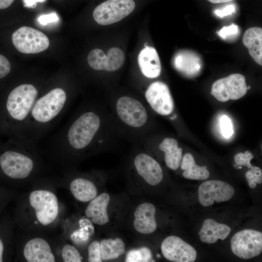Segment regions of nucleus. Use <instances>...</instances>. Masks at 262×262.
I'll use <instances>...</instances> for the list:
<instances>
[{"mask_svg": "<svg viewBox=\"0 0 262 262\" xmlns=\"http://www.w3.org/2000/svg\"><path fill=\"white\" fill-rule=\"evenodd\" d=\"M247 90L245 77L234 73L216 81L212 85L211 94L218 100L226 102L241 98Z\"/></svg>", "mask_w": 262, "mask_h": 262, "instance_id": "obj_7", "label": "nucleus"}, {"mask_svg": "<svg viewBox=\"0 0 262 262\" xmlns=\"http://www.w3.org/2000/svg\"><path fill=\"white\" fill-rule=\"evenodd\" d=\"M247 183L249 187L252 189L256 186V184L262 182V171L258 167L255 166L252 170H248L245 174Z\"/></svg>", "mask_w": 262, "mask_h": 262, "instance_id": "obj_30", "label": "nucleus"}, {"mask_svg": "<svg viewBox=\"0 0 262 262\" xmlns=\"http://www.w3.org/2000/svg\"><path fill=\"white\" fill-rule=\"evenodd\" d=\"M253 157V154L251 151L246 150L245 153L240 152L235 154L234 160L237 165L246 166L248 168L252 170L254 168L255 166L251 165L250 161Z\"/></svg>", "mask_w": 262, "mask_h": 262, "instance_id": "obj_31", "label": "nucleus"}, {"mask_svg": "<svg viewBox=\"0 0 262 262\" xmlns=\"http://www.w3.org/2000/svg\"><path fill=\"white\" fill-rule=\"evenodd\" d=\"M110 199L109 195L104 193L91 200L85 213L87 217L91 218L92 223L103 225L109 222L107 210Z\"/></svg>", "mask_w": 262, "mask_h": 262, "instance_id": "obj_19", "label": "nucleus"}, {"mask_svg": "<svg viewBox=\"0 0 262 262\" xmlns=\"http://www.w3.org/2000/svg\"><path fill=\"white\" fill-rule=\"evenodd\" d=\"M58 20L59 17L55 13L41 15L37 18L38 22L42 25H46L48 23L56 22Z\"/></svg>", "mask_w": 262, "mask_h": 262, "instance_id": "obj_35", "label": "nucleus"}, {"mask_svg": "<svg viewBox=\"0 0 262 262\" xmlns=\"http://www.w3.org/2000/svg\"><path fill=\"white\" fill-rule=\"evenodd\" d=\"M70 189L74 197L81 202L90 201L97 195V190L94 184L83 178H77L72 181Z\"/></svg>", "mask_w": 262, "mask_h": 262, "instance_id": "obj_23", "label": "nucleus"}, {"mask_svg": "<svg viewBox=\"0 0 262 262\" xmlns=\"http://www.w3.org/2000/svg\"><path fill=\"white\" fill-rule=\"evenodd\" d=\"M180 164L181 169L185 170L182 175L186 179L204 180L210 176V173L207 169V166L197 165L190 153H187L183 156Z\"/></svg>", "mask_w": 262, "mask_h": 262, "instance_id": "obj_24", "label": "nucleus"}, {"mask_svg": "<svg viewBox=\"0 0 262 262\" xmlns=\"http://www.w3.org/2000/svg\"><path fill=\"white\" fill-rule=\"evenodd\" d=\"M63 260L65 262H81L82 257L76 247L66 244L64 246L62 251Z\"/></svg>", "mask_w": 262, "mask_h": 262, "instance_id": "obj_28", "label": "nucleus"}, {"mask_svg": "<svg viewBox=\"0 0 262 262\" xmlns=\"http://www.w3.org/2000/svg\"><path fill=\"white\" fill-rule=\"evenodd\" d=\"M125 54L117 47L111 48L107 54L99 49H95L88 54L87 62L90 66L96 70L115 71L123 66Z\"/></svg>", "mask_w": 262, "mask_h": 262, "instance_id": "obj_11", "label": "nucleus"}, {"mask_svg": "<svg viewBox=\"0 0 262 262\" xmlns=\"http://www.w3.org/2000/svg\"><path fill=\"white\" fill-rule=\"evenodd\" d=\"M100 246L102 260L115 259L125 251L124 243L119 238L103 240Z\"/></svg>", "mask_w": 262, "mask_h": 262, "instance_id": "obj_25", "label": "nucleus"}, {"mask_svg": "<svg viewBox=\"0 0 262 262\" xmlns=\"http://www.w3.org/2000/svg\"><path fill=\"white\" fill-rule=\"evenodd\" d=\"M221 133L223 137L228 138L233 134L234 131L230 119L227 115H223L220 119Z\"/></svg>", "mask_w": 262, "mask_h": 262, "instance_id": "obj_33", "label": "nucleus"}, {"mask_svg": "<svg viewBox=\"0 0 262 262\" xmlns=\"http://www.w3.org/2000/svg\"><path fill=\"white\" fill-rule=\"evenodd\" d=\"M159 148L164 153L166 166L172 170H177L182 157V149L179 147L177 141L174 138H165L159 145Z\"/></svg>", "mask_w": 262, "mask_h": 262, "instance_id": "obj_22", "label": "nucleus"}, {"mask_svg": "<svg viewBox=\"0 0 262 262\" xmlns=\"http://www.w3.org/2000/svg\"><path fill=\"white\" fill-rule=\"evenodd\" d=\"M12 42L20 52L34 54L46 50L49 45L48 37L42 32L34 28L23 26L12 34Z\"/></svg>", "mask_w": 262, "mask_h": 262, "instance_id": "obj_4", "label": "nucleus"}, {"mask_svg": "<svg viewBox=\"0 0 262 262\" xmlns=\"http://www.w3.org/2000/svg\"><path fill=\"white\" fill-rule=\"evenodd\" d=\"M45 0H23V3L25 7L33 8L36 6L37 2H43Z\"/></svg>", "mask_w": 262, "mask_h": 262, "instance_id": "obj_37", "label": "nucleus"}, {"mask_svg": "<svg viewBox=\"0 0 262 262\" xmlns=\"http://www.w3.org/2000/svg\"><path fill=\"white\" fill-rule=\"evenodd\" d=\"M23 254L29 262H54L55 259L48 242L41 238L29 240L25 245Z\"/></svg>", "mask_w": 262, "mask_h": 262, "instance_id": "obj_16", "label": "nucleus"}, {"mask_svg": "<svg viewBox=\"0 0 262 262\" xmlns=\"http://www.w3.org/2000/svg\"><path fill=\"white\" fill-rule=\"evenodd\" d=\"M100 125V118L95 113H84L69 128L66 134L67 143L75 149L85 148L92 141Z\"/></svg>", "mask_w": 262, "mask_h": 262, "instance_id": "obj_2", "label": "nucleus"}, {"mask_svg": "<svg viewBox=\"0 0 262 262\" xmlns=\"http://www.w3.org/2000/svg\"><path fill=\"white\" fill-rule=\"evenodd\" d=\"M14 0H0V9H4L9 7Z\"/></svg>", "mask_w": 262, "mask_h": 262, "instance_id": "obj_38", "label": "nucleus"}, {"mask_svg": "<svg viewBox=\"0 0 262 262\" xmlns=\"http://www.w3.org/2000/svg\"><path fill=\"white\" fill-rule=\"evenodd\" d=\"M213 3H221L231 1L233 0H207Z\"/></svg>", "mask_w": 262, "mask_h": 262, "instance_id": "obj_39", "label": "nucleus"}, {"mask_svg": "<svg viewBox=\"0 0 262 262\" xmlns=\"http://www.w3.org/2000/svg\"><path fill=\"white\" fill-rule=\"evenodd\" d=\"M39 97L37 88L31 83H22L9 93L6 102L11 118L19 125V138L26 140L31 113Z\"/></svg>", "mask_w": 262, "mask_h": 262, "instance_id": "obj_1", "label": "nucleus"}, {"mask_svg": "<svg viewBox=\"0 0 262 262\" xmlns=\"http://www.w3.org/2000/svg\"><path fill=\"white\" fill-rule=\"evenodd\" d=\"M232 252L243 259L259 255L262 251V233L246 229L236 232L230 240Z\"/></svg>", "mask_w": 262, "mask_h": 262, "instance_id": "obj_6", "label": "nucleus"}, {"mask_svg": "<svg viewBox=\"0 0 262 262\" xmlns=\"http://www.w3.org/2000/svg\"><path fill=\"white\" fill-rule=\"evenodd\" d=\"M3 244L1 240L0 239V262H2V254L3 252Z\"/></svg>", "mask_w": 262, "mask_h": 262, "instance_id": "obj_40", "label": "nucleus"}, {"mask_svg": "<svg viewBox=\"0 0 262 262\" xmlns=\"http://www.w3.org/2000/svg\"><path fill=\"white\" fill-rule=\"evenodd\" d=\"M174 68L183 76L194 78L201 72L203 63L200 56L189 50H180L176 53L172 59Z\"/></svg>", "mask_w": 262, "mask_h": 262, "instance_id": "obj_14", "label": "nucleus"}, {"mask_svg": "<svg viewBox=\"0 0 262 262\" xmlns=\"http://www.w3.org/2000/svg\"><path fill=\"white\" fill-rule=\"evenodd\" d=\"M161 250L166 259L175 262H193L197 256L192 246L176 236L165 238L161 245Z\"/></svg>", "mask_w": 262, "mask_h": 262, "instance_id": "obj_13", "label": "nucleus"}, {"mask_svg": "<svg viewBox=\"0 0 262 262\" xmlns=\"http://www.w3.org/2000/svg\"><path fill=\"white\" fill-rule=\"evenodd\" d=\"M134 163L138 173L148 184L155 186L161 182L163 178L162 169L150 156L145 153L138 154Z\"/></svg>", "mask_w": 262, "mask_h": 262, "instance_id": "obj_15", "label": "nucleus"}, {"mask_svg": "<svg viewBox=\"0 0 262 262\" xmlns=\"http://www.w3.org/2000/svg\"><path fill=\"white\" fill-rule=\"evenodd\" d=\"M88 261L90 262H101V253L100 243L98 241L92 242L88 248Z\"/></svg>", "mask_w": 262, "mask_h": 262, "instance_id": "obj_32", "label": "nucleus"}, {"mask_svg": "<svg viewBox=\"0 0 262 262\" xmlns=\"http://www.w3.org/2000/svg\"><path fill=\"white\" fill-rule=\"evenodd\" d=\"M135 7L133 0H107L95 8L93 16L98 24L108 25L121 20L131 14Z\"/></svg>", "mask_w": 262, "mask_h": 262, "instance_id": "obj_3", "label": "nucleus"}, {"mask_svg": "<svg viewBox=\"0 0 262 262\" xmlns=\"http://www.w3.org/2000/svg\"><path fill=\"white\" fill-rule=\"evenodd\" d=\"M0 166L8 177L15 179L27 178L32 172L34 163L27 155L15 150H8L0 157Z\"/></svg>", "mask_w": 262, "mask_h": 262, "instance_id": "obj_8", "label": "nucleus"}, {"mask_svg": "<svg viewBox=\"0 0 262 262\" xmlns=\"http://www.w3.org/2000/svg\"><path fill=\"white\" fill-rule=\"evenodd\" d=\"M11 70V65L8 60L0 54V79L6 77Z\"/></svg>", "mask_w": 262, "mask_h": 262, "instance_id": "obj_34", "label": "nucleus"}, {"mask_svg": "<svg viewBox=\"0 0 262 262\" xmlns=\"http://www.w3.org/2000/svg\"><path fill=\"white\" fill-rule=\"evenodd\" d=\"M230 231L231 229L228 225L208 218L203 222L198 235L202 242L213 244L218 239L225 240Z\"/></svg>", "mask_w": 262, "mask_h": 262, "instance_id": "obj_20", "label": "nucleus"}, {"mask_svg": "<svg viewBox=\"0 0 262 262\" xmlns=\"http://www.w3.org/2000/svg\"><path fill=\"white\" fill-rule=\"evenodd\" d=\"M155 206L150 203L144 202L139 205L134 212V228L143 234H150L157 228Z\"/></svg>", "mask_w": 262, "mask_h": 262, "instance_id": "obj_17", "label": "nucleus"}, {"mask_svg": "<svg viewBox=\"0 0 262 262\" xmlns=\"http://www.w3.org/2000/svg\"><path fill=\"white\" fill-rule=\"evenodd\" d=\"M145 97L151 107L158 114L167 115L173 111V99L168 86L164 82L151 83L146 92Z\"/></svg>", "mask_w": 262, "mask_h": 262, "instance_id": "obj_12", "label": "nucleus"}, {"mask_svg": "<svg viewBox=\"0 0 262 262\" xmlns=\"http://www.w3.org/2000/svg\"><path fill=\"white\" fill-rule=\"evenodd\" d=\"M150 250L146 247L130 250L127 254L126 262H153Z\"/></svg>", "mask_w": 262, "mask_h": 262, "instance_id": "obj_27", "label": "nucleus"}, {"mask_svg": "<svg viewBox=\"0 0 262 262\" xmlns=\"http://www.w3.org/2000/svg\"><path fill=\"white\" fill-rule=\"evenodd\" d=\"M116 110L119 118L126 124L132 127H140L146 122L147 111L137 99L124 96L116 102Z\"/></svg>", "mask_w": 262, "mask_h": 262, "instance_id": "obj_10", "label": "nucleus"}, {"mask_svg": "<svg viewBox=\"0 0 262 262\" xmlns=\"http://www.w3.org/2000/svg\"><path fill=\"white\" fill-rule=\"evenodd\" d=\"M244 46L256 63L262 65V29L254 27L247 29L242 39Z\"/></svg>", "mask_w": 262, "mask_h": 262, "instance_id": "obj_21", "label": "nucleus"}, {"mask_svg": "<svg viewBox=\"0 0 262 262\" xmlns=\"http://www.w3.org/2000/svg\"><path fill=\"white\" fill-rule=\"evenodd\" d=\"M250 88V86H247V89H249Z\"/></svg>", "mask_w": 262, "mask_h": 262, "instance_id": "obj_41", "label": "nucleus"}, {"mask_svg": "<svg viewBox=\"0 0 262 262\" xmlns=\"http://www.w3.org/2000/svg\"><path fill=\"white\" fill-rule=\"evenodd\" d=\"M240 32L238 25L232 23L229 26L223 27L217 33L223 40H233L236 38Z\"/></svg>", "mask_w": 262, "mask_h": 262, "instance_id": "obj_29", "label": "nucleus"}, {"mask_svg": "<svg viewBox=\"0 0 262 262\" xmlns=\"http://www.w3.org/2000/svg\"><path fill=\"white\" fill-rule=\"evenodd\" d=\"M234 11V8L232 6H228L222 10H216L215 14L218 16L223 17L231 14Z\"/></svg>", "mask_w": 262, "mask_h": 262, "instance_id": "obj_36", "label": "nucleus"}, {"mask_svg": "<svg viewBox=\"0 0 262 262\" xmlns=\"http://www.w3.org/2000/svg\"><path fill=\"white\" fill-rule=\"evenodd\" d=\"M234 194L233 187L229 183L218 180H208L202 183L198 189V200L203 206L213 205L229 200Z\"/></svg>", "mask_w": 262, "mask_h": 262, "instance_id": "obj_9", "label": "nucleus"}, {"mask_svg": "<svg viewBox=\"0 0 262 262\" xmlns=\"http://www.w3.org/2000/svg\"><path fill=\"white\" fill-rule=\"evenodd\" d=\"M80 228L74 231L71 238L75 243L83 244L86 242L94 232V227L90 220L82 219L80 220Z\"/></svg>", "mask_w": 262, "mask_h": 262, "instance_id": "obj_26", "label": "nucleus"}, {"mask_svg": "<svg viewBox=\"0 0 262 262\" xmlns=\"http://www.w3.org/2000/svg\"><path fill=\"white\" fill-rule=\"evenodd\" d=\"M29 202L35 211L37 220L42 225H49L56 219L59 205L54 193L44 190L33 191L29 196Z\"/></svg>", "mask_w": 262, "mask_h": 262, "instance_id": "obj_5", "label": "nucleus"}, {"mask_svg": "<svg viewBox=\"0 0 262 262\" xmlns=\"http://www.w3.org/2000/svg\"><path fill=\"white\" fill-rule=\"evenodd\" d=\"M138 62L142 74L148 78L158 77L161 72V65L155 48L146 46L139 52Z\"/></svg>", "mask_w": 262, "mask_h": 262, "instance_id": "obj_18", "label": "nucleus"}]
</instances>
